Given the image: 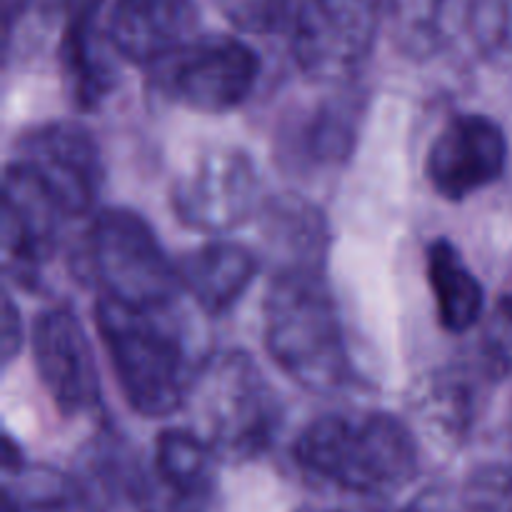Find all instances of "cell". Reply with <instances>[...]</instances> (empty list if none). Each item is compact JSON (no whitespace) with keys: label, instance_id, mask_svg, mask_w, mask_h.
Returning a JSON list of instances; mask_svg holds the SVG:
<instances>
[{"label":"cell","instance_id":"21","mask_svg":"<svg viewBox=\"0 0 512 512\" xmlns=\"http://www.w3.org/2000/svg\"><path fill=\"white\" fill-rule=\"evenodd\" d=\"M468 512H512V463H493L475 470L463 490Z\"/></svg>","mask_w":512,"mask_h":512},{"label":"cell","instance_id":"1","mask_svg":"<svg viewBox=\"0 0 512 512\" xmlns=\"http://www.w3.org/2000/svg\"><path fill=\"white\" fill-rule=\"evenodd\" d=\"M295 460L320 483L353 495L385 498L418 475V443L408 425L380 410L333 413L313 420L293 448Z\"/></svg>","mask_w":512,"mask_h":512},{"label":"cell","instance_id":"9","mask_svg":"<svg viewBox=\"0 0 512 512\" xmlns=\"http://www.w3.org/2000/svg\"><path fill=\"white\" fill-rule=\"evenodd\" d=\"M170 200L185 228L230 233L260 213L258 168L243 150H213L175 180Z\"/></svg>","mask_w":512,"mask_h":512},{"label":"cell","instance_id":"22","mask_svg":"<svg viewBox=\"0 0 512 512\" xmlns=\"http://www.w3.org/2000/svg\"><path fill=\"white\" fill-rule=\"evenodd\" d=\"M225 18L245 33H275L293 23L300 0H215Z\"/></svg>","mask_w":512,"mask_h":512},{"label":"cell","instance_id":"25","mask_svg":"<svg viewBox=\"0 0 512 512\" xmlns=\"http://www.w3.org/2000/svg\"><path fill=\"white\" fill-rule=\"evenodd\" d=\"M20 345H23V323H20V313L18 308H15L13 298L5 293L3 295V363L5 365L18 355Z\"/></svg>","mask_w":512,"mask_h":512},{"label":"cell","instance_id":"15","mask_svg":"<svg viewBox=\"0 0 512 512\" xmlns=\"http://www.w3.org/2000/svg\"><path fill=\"white\" fill-rule=\"evenodd\" d=\"M198 28L195 0H115L108 33L120 58L155 65L190 43Z\"/></svg>","mask_w":512,"mask_h":512},{"label":"cell","instance_id":"7","mask_svg":"<svg viewBox=\"0 0 512 512\" xmlns=\"http://www.w3.org/2000/svg\"><path fill=\"white\" fill-rule=\"evenodd\" d=\"M385 23L383 0H300L293 55L310 80L345 83L370 58Z\"/></svg>","mask_w":512,"mask_h":512},{"label":"cell","instance_id":"5","mask_svg":"<svg viewBox=\"0 0 512 512\" xmlns=\"http://www.w3.org/2000/svg\"><path fill=\"white\" fill-rule=\"evenodd\" d=\"M80 260L103 298L133 308H173L183 293L178 263L165 255L148 220L128 208H105L95 215Z\"/></svg>","mask_w":512,"mask_h":512},{"label":"cell","instance_id":"28","mask_svg":"<svg viewBox=\"0 0 512 512\" xmlns=\"http://www.w3.org/2000/svg\"><path fill=\"white\" fill-rule=\"evenodd\" d=\"M325 512H348V510H325Z\"/></svg>","mask_w":512,"mask_h":512},{"label":"cell","instance_id":"19","mask_svg":"<svg viewBox=\"0 0 512 512\" xmlns=\"http://www.w3.org/2000/svg\"><path fill=\"white\" fill-rule=\"evenodd\" d=\"M428 280L445 330L465 333L478 325L485 305L483 285L450 240H435L430 245Z\"/></svg>","mask_w":512,"mask_h":512},{"label":"cell","instance_id":"23","mask_svg":"<svg viewBox=\"0 0 512 512\" xmlns=\"http://www.w3.org/2000/svg\"><path fill=\"white\" fill-rule=\"evenodd\" d=\"M480 360L493 378L512 375V293L503 295L490 313L480 343Z\"/></svg>","mask_w":512,"mask_h":512},{"label":"cell","instance_id":"2","mask_svg":"<svg viewBox=\"0 0 512 512\" xmlns=\"http://www.w3.org/2000/svg\"><path fill=\"white\" fill-rule=\"evenodd\" d=\"M265 345L300 388L333 395L353 378L338 303L323 270H280L265 298Z\"/></svg>","mask_w":512,"mask_h":512},{"label":"cell","instance_id":"8","mask_svg":"<svg viewBox=\"0 0 512 512\" xmlns=\"http://www.w3.org/2000/svg\"><path fill=\"white\" fill-rule=\"evenodd\" d=\"M15 163L48 190L65 218H80L95 210L105 170L98 143L83 125L55 120L28 130L18 140Z\"/></svg>","mask_w":512,"mask_h":512},{"label":"cell","instance_id":"12","mask_svg":"<svg viewBox=\"0 0 512 512\" xmlns=\"http://www.w3.org/2000/svg\"><path fill=\"white\" fill-rule=\"evenodd\" d=\"M60 218L48 190L13 160L3 178V270L10 280L23 288L38 283L58 250Z\"/></svg>","mask_w":512,"mask_h":512},{"label":"cell","instance_id":"10","mask_svg":"<svg viewBox=\"0 0 512 512\" xmlns=\"http://www.w3.org/2000/svg\"><path fill=\"white\" fill-rule=\"evenodd\" d=\"M218 455L190 430L168 428L155 438L148 465L130 470L125 488L138 512H208Z\"/></svg>","mask_w":512,"mask_h":512},{"label":"cell","instance_id":"20","mask_svg":"<svg viewBox=\"0 0 512 512\" xmlns=\"http://www.w3.org/2000/svg\"><path fill=\"white\" fill-rule=\"evenodd\" d=\"M363 100L358 93H343L325 100L305 128V153L320 165H340L358 143Z\"/></svg>","mask_w":512,"mask_h":512},{"label":"cell","instance_id":"13","mask_svg":"<svg viewBox=\"0 0 512 512\" xmlns=\"http://www.w3.org/2000/svg\"><path fill=\"white\" fill-rule=\"evenodd\" d=\"M33 355L45 390L60 413H88L100 403L93 345L68 308H48L33 323Z\"/></svg>","mask_w":512,"mask_h":512},{"label":"cell","instance_id":"3","mask_svg":"<svg viewBox=\"0 0 512 512\" xmlns=\"http://www.w3.org/2000/svg\"><path fill=\"white\" fill-rule=\"evenodd\" d=\"M95 323L125 400L145 418H168L185 408L200 365L170 308H133L100 295Z\"/></svg>","mask_w":512,"mask_h":512},{"label":"cell","instance_id":"18","mask_svg":"<svg viewBox=\"0 0 512 512\" xmlns=\"http://www.w3.org/2000/svg\"><path fill=\"white\" fill-rule=\"evenodd\" d=\"M263 233L270 245L275 273L323 270L328 253V225L323 213L300 198L270 200L263 208Z\"/></svg>","mask_w":512,"mask_h":512},{"label":"cell","instance_id":"26","mask_svg":"<svg viewBox=\"0 0 512 512\" xmlns=\"http://www.w3.org/2000/svg\"><path fill=\"white\" fill-rule=\"evenodd\" d=\"M0 3H3V48L8 53L10 38H13V25L23 15L28 0H0Z\"/></svg>","mask_w":512,"mask_h":512},{"label":"cell","instance_id":"27","mask_svg":"<svg viewBox=\"0 0 512 512\" xmlns=\"http://www.w3.org/2000/svg\"><path fill=\"white\" fill-rule=\"evenodd\" d=\"M403 512H458V510L453 508V503H450L445 495L425 493L423 498H418L415 503H410Z\"/></svg>","mask_w":512,"mask_h":512},{"label":"cell","instance_id":"6","mask_svg":"<svg viewBox=\"0 0 512 512\" xmlns=\"http://www.w3.org/2000/svg\"><path fill=\"white\" fill-rule=\"evenodd\" d=\"M155 85L170 103L198 113L220 115L250 98L260 60L248 43L230 35L193 38L153 65Z\"/></svg>","mask_w":512,"mask_h":512},{"label":"cell","instance_id":"17","mask_svg":"<svg viewBox=\"0 0 512 512\" xmlns=\"http://www.w3.org/2000/svg\"><path fill=\"white\" fill-rule=\"evenodd\" d=\"M383 5L393 43L415 60L438 55L475 18V0H383Z\"/></svg>","mask_w":512,"mask_h":512},{"label":"cell","instance_id":"4","mask_svg":"<svg viewBox=\"0 0 512 512\" xmlns=\"http://www.w3.org/2000/svg\"><path fill=\"white\" fill-rule=\"evenodd\" d=\"M195 433L223 463H248L263 455L280 425L273 385L243 350H228L200 365L188 403Z\"/></svg>","mask_w":512,"mask_h":512},{"label":"cell","instance_id":"24","mask_svg":"<svg viewBox=\"0 0 512 512\" xmlns=\"http://www.w3.org/2000/svg\"><path fill=\"white\" fill-rule=\"evenodd\" d=\"M485 30L493 48L512 53V0H493L488 5Z\"/></svg>","mask_w":512,"mask_h":512},{"label":"cell","instance_id":"16","mask_svg":"<svg viewBox=\"0 0 512 512\" xmlns=\"http://www.w3.org/2000/svg\"><path fill=\"white\" fill-rule=\"evenodd\" d=\"M183 293L208 315H223L248 293L258 275V258L245 245L215 240L190 250L178 263Z\"/></svg>","mask_w":512,"mask_h":512},{"label":"cell","instance_id":"11","mask_svg":"<svg viewBox=\"0 0 512 512\" xmlns=\"http://www.w3.org/2000/svg\"><path fill=\"white\" fill-rule=\"evenodd\" d=\"M508 165V138L493 118L460 113L435 135L425 158V175L445 200L470 198L498 183Z\"/></svg>","mask_w":512,"mask_h":512},{"label":"cell","instance_id":"14","mask_svg":"<svg viewBox=\"0 0 512 512\" xmlns=\"http://www.w3.org/2000/svg\"><path fill=\"white\" fill-rule=\"evenodd\" d=\"M103 0H53L63 18L60 35V70L63 85L75 108L93 110L118 83V58L110 33L98 25Z\"/></svg>","mask_w":512,"mask_h":512}]
</instances>
